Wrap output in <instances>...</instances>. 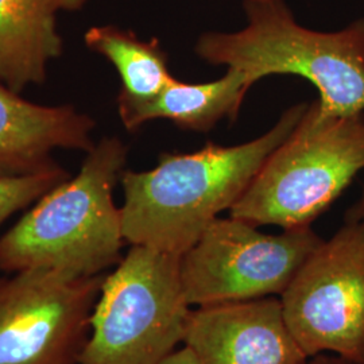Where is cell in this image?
Returning <instances> with one entry per match:
<instances>
[{"mask_svg": "<svg viewBox=\"0 0 364 364\" xmlns=\"http://www.w3.org/2000/svg\"><path fill=\"white\" fill-rule=\"evenodd\" d=\"M364 169V115L331 117L309 103L230 210L254 227H311Z\"/></svg>", "mask_w": 364, "mask_h": 364, "instance_id": "obj_4", "label": "cell"}, {"mask_svg": "<svg viewBox=\"0 0 364 364\" xmlns=\"http://www.w3.org/2000/svg\"><path fill=\"white\" fill-rule=\"evenodd\" d=\"M308 364H358L350 362L347 359H343L336 355H331V353H323V355H317L314 358H311Z\"/></svg>", "mask_w": 364, "mask_h": 364, "instance_id": "obj_17", "label": "cell"}, {"mask_svg": "<svg viewBox=\"0 0 364 364\" xmlns=\"http://www.w3.org/2000/svg\"><path fill=\"white\" fill-rule=\"evenodd\" d=\"M346 221H364V189L360 198L347 210Z\"/></svg>", "mask_w": 364, "mask_h": 364, "instance_id": "obj_16", "label": "cell"}, {"mask_svg": "<svg viewBox=\"0 0 364 364\" xmlns=\"http://www.w3.org/2000/svg\"><path fill=\"white\" fill-rule=\"evenodd\" d=\"M252 85L247 73L236 68H228L223 77L201 84L173 78L150 102L117 105L119 117L130 131L139 129L149 120L168 119L183 130L205 132L221 119L235 120Z\"/></svg>", "mask_w": 364, "mask_h": 364, "instance_id": "obj_11", "label": "cell"}, {"mask_svg": "<svg viewBox=\"0 0 364 364\" xmlns=\"http://www.w3.org/2000/svg\"><path fill=\"white\" fill-rule=\"evenodd\" d=\"M159 364H197L193 352L186 346L171 352Z\"/></svg>", "mask_w": 364, "mask_h": 364, "instance_id": "obj_15", "label": "cell"}, {"mask_svg": "<svg viewBox=\"0 0 364 364\" xmlns=\"http://www.w3.org/2000/svg\"><path fill=\"white\" fill-rule=\"evenodd\" d=\"M181 257L131 246L105 275L78 364H159L183 343L192 306Z\"/></svg>", "mask_w": 364, "mask_h": 364, "instance_id": "obj_5", "label": "cell"}, {"mask_svg": "<svg viewBox=\"0 0 364 364\" xmlns=\"http://www.w3.org/2000/svg\"><path fill=\"white\" fill-rule=\"evenodd\" d=\"M323 239L311 227L258 231L218 218L181 257L182 287L192 308L281 296Z\"/></svg>", "mask_w": 364, "mask_h": 364, "instance_id": "obj_6", "label": "cell"}, {"mask_svg": "<svg viewBox=\"0 0 364 364\" xmlns=\"http://www.w3.org/2000/svg\"><path fill=\"white\" fill-rule=\"evenodd\" d=\"M279 301L309 359L331 353L364 364V221H346L323 240Z\"/></svg>", "mask_w": 364, "mask_h": 364, "instance_id": "obj_7", "label": "cell"}, {"mask_svg": "<svg viewBox=\"0 0 364 364\" xmlns=\"http://www.w3.org/2000/svg\"><path fill=\"white\" fill-rule=\"evenodd\" d=\"M57 10H68L75 11L82 7L85 0H54Z\"/></svg>", "mask_w": 364, "mask_h": 364, "instance_id": "obj_18", "label": "cell"}, {"mask_svg": "<svg viewBox=\"0 0 364 364\" xmlns=\"http://www.w3.org/2000/svg\"><path fill=\"white\" fill-rule=\"evenodd\" d=\"M308 105L290 107L272 130L247 144L208 142L195 153L162 154L154 169L123 170L124 240L182 257L219 213L231 210L266 159L297 127Z\"/></svg>", "mask_w": 364, "mask_h": 364, "instance_id": "obj_1", "label": "cell"}, {"mask_svg": "<svg viewBox=\"0 0 364 364\" xmlns=\"http://www.w3.org/2000/svg\"><path fill=\"white\" fill-rule=\"evenodd\" d=\"M127 146L103 138L68 178L0 237V270L14 274L53 270L72 277L102 275L122 260L124 236L114 188Z\"/></svg>", "mask_w": 364, "mask_h": 364, "instance_id": "obj_2", "label": "cell"}, {"mask_svg": "<svg viewBox=\"0 0 364 364\" xmlns=\"http://www.w3.org/2000/svg\"><path fill=\"white\" fill-rule=\"evenodd\" d=\"M247 26L205 33L196 54L213 65L246 72L255 84L270 75H296L320 93L331 117L364 112V18L335 33L301 26L284 0H245Z\"/></svg>", "mask_w": 364, "mask_h": 364, "instance_id": "obj_3", "label": "cell"}, {"mask_svg": "<svg viewBox=\"0 0 364 364\" xmlns=\"http://www.w3.org/2000/svg\"><path fill=\"white\" fill-rule=\"evenodd\" d=\"M197 364H308L275 297L192 308L183 338Z\"/></svg>", "mask_w": 364, "mask_h": 364, "instance_id": "obj_9", "label": "cell"}, {"mask_svg": "<svg viewBox=\"0 0 364 364\" xmlns=\"http://www.w3.org/2000/svg\"><path fill=\"white\" fill-rule=\"evenodd\" d=\"M95 122L72 105H34L0 81V176L18 177L58 166L53 150L90 153Z\"/></svg>", "mask_w": 364, "mask_h": 364, "instance_id": "obj_10", "label": "cell"}, {"mask_svg": "<svg viewBox=\"0 0 364 364\" xmlns=\"http://www.w3.org/2000/svg\"><path fill=\"white\" fill-rule=\"evenodd\" d=\"M68 178V171L60 165L36 174L18 177L0 176V224L15 212L38 201L42 196Z\"/></svg>", "mask_w": 364, "mask_h": 364, "instance_id": "obj_14", "label": "cell"}, {"mask_svg": "<svg viewBox=\"0 0 364 364\" xmlns=\"http://www.w3.org/2000/svg\"><path fill=\"white\" fill-rule=\"evenodd\" d=\"M105 274L0 277V364H78Z\"/></svg>", "mask_w": 364, "mask_h": 364, "instance_id": "obj_8", "label": "cell"}, {"mask_svg": "<svg viewBox=\"0 0 364 364\" xmlns=\"http://www.w3.org/2000/svg\"><path fill=\"white\" fill-rule=\"evenodd\" d=\"M57 11L54 0H0V81L11 91L42 84L61 55Z\"/></svg>", "mask_w": 364, "mask_h": 364, "instance_id": "obj_12", "label": "cell"}, {"mask_svg": "<svg viewBox=\"0 0 364 364\" xmlns=\"http://www.w3.org/2000/svg\"><path fill=\"white\" fill-rule=\"evenodd\" d=\"M85 45L117 68L122 80L117 105L153 100L173 80L168 54L156 39L142 41L117 26H95L85 33Z\"/></svg>", "mask_w": 364, "mask_h": 364, "instance_id": "obj_13", "label": "cell"}]
</instances>
